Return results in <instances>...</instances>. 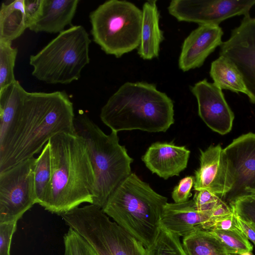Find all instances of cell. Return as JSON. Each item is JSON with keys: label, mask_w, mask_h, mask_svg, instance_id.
<instances>
[{"label": "cell", "mask_w": 255, "mask_h": 255, "mask_svg": "<svg viewBox=\"0 0 255 255\" xmlns=\"http://www.w3.org/2000/svg\"><path fill=\"white\" fill-rule=\"evenodd\" d=\"M26 28L24 0L2 3L0 10V41L12 42Z\"/></svg>", "instance_id": "ffe728a7"}, {"label": "cell", "mask_w": 255, "mask_h": 255, "mask_svg": "<svg viewBox=\"0 0 255 255\" xmlns=\"http://www.w3.org/2000/svg\"><path fill=\"white\" fill-rule=\"evenodd\" d=\"M140 41L138 54L144 60H151L159 55L163 35L159 24V12L156 0L144 3L142 9Z\"/></svg>", "instance_id": "d6986e66"}, {"label": "cell", "mask_w": 255, "mask_h": 255, "mask_svg": "<svg viewBox=\"0 0 255 255\" xmlns=\"http://www.w3.org/2000/svg\"><path fill=\"white\" fill-rule=\"evenodd\" d=\"M75 133L84 140L93 167V203L101 208L118 186L131 173L133 159L119 143L117 132L105 133L88 116L80 112L75 117Z\"/></svg>", "instance_id": "5b68a950"}, {"label": "cell", "mask_w": 255, "mask_h": 255, "mask_svg": "<svg viewBox=\"0 0 255 255\" xmlns=\"http://www.w3.org/2000/svg\"><path fill=\"white\" fill-rule=\"evenodd\" d=\"M230 206L236 215L255 224V198L250 197L242 198Z\"/></svg>", "instance_id": "f1b7e54d"}, {"label": "cell", "mask_w": 255, "mask_h": 255, "mask_svg": "<svg viewBox=\"0 0 255 255\" xmlns=\"http://www.w3.org/2000/svg\"><path fill=\"white\" fill-rule=\"evenodd\" d=\"M167 198L131 173L115 189L102 208L114 222L147 248L155 240Z\"/></svg>", "instance_id": "277c9868"}, {"label": "cell", "mask_w": 255, "mask_h": 255, "mask_svg": "<svg viewBox=\"0 0 255 255\" xmlns=\"http://www.w3.org/2000/svg\"><path fill=\"white\" fill-rule=\"evenodd\" d=\"M202 227L207 231L227 230L239 228L234 213L219 218L210 219L204 223Z\"/></svg>", "instance_id": "4dcf8cb0"}, {"label": "cell", "mask_w": 255, "mask_h": 255, "mask_svg": "<svg viewBox=\"0 0 255 255\" xmlns=\"http://www.w3.org/2000/svg\"><path fill=\"white\" fill-rule=\"evenodd\" d=\"M26 92L17 80L0 91V142L6 135Z\"/></svg>", "instance_id": "7402d4cb"}, {"label": "cell", "mask_w": 255, "mask_h": 255, "mask_svg": "<svg viewBox=\"0 0 255 255\" xmlns=\"http://www.w3.org/2000/svg\"><path fill=\"white\" fill-rule=\"evenodd\" d=\"M190 153L185 146L157 142L148 147L141 159L153 173L167 179L179 175L186 168Z\"/></svg>", "instance_id": "2e32d148"}, {"label": "cell", "mask_w": 255, "mask_h": 255, "mask_svg": "<svg viewBox=\"0 0 255 255\" xmlns=\"http://www.w3.org/2000/svg\"><path fill=\"white\" fill-rule=\"evenodd\" d=\"M255 0H173L169 13L178 21L219 25L228 18L250 15Z\"/></svg>", "instance_id": "8fae6325"}, {"label": "cell", "mask_w": 255, "mask_h": 255, "mask_svg": "<svg viewBox=\"0 0 255 255\" xmlns=\"http://www.w3.org/2000/svg\"><path fill=\"white\" fill-rule=\"evenodd\" d=\"M91 42L82 25L64 30L37 53L30 56L32 75L39 81L52 84H67L78 80L90 62Z\"/></svg>", "instance_id": "8992f818"}, {"label": "cell", "mask_w": 255, "mask_h": 255, "mask_svg": "<svg viewBox=\"0 0 255 255\" xmlns=\"http://www.w3.org/2000/svg\"><path fill=\"white\" fill-rule=\"evenodd\" d=\"M238 227L255 246V224L236 215Z\"/></svg>", "instance_id": "e575fe53"}, {"label": "cell", "mask_w": 255, "mask_h": 255, "mask_svg": "<svg viewBox=\"0 0 255 255\" xmlns=\"http://www.w3.org/2000/svg\"><path fill=\"white\" fill-rule=\"evenodd\" d=\"M237 255H253L252 252H245L244 253H242L241 254Z\"/></svg>", "instance_id": "8d00e7d4"}, {"label": "cell", "mask_w": 255, "mask_h": 255, "mask_svg": "<svg viewBox=\"0 0 255 255\" xmlns=\"http://www.w3.org/2000/svg\"><path fill=\"white\" fill-rule=\"evenodd\" d=\"M73 103L65 91L26 92L3 140L0 172L34 156L59 133H75Z\"/></svg>", "instance_id": "6da1fadb"}, {"label": "cell", "mask_w": 255, "mask_h": 255, "mask_svg": "<svg viewBox=\"0 0 255 255\" xmlns=\"http://www.w3.org/2000/svg\"><path fill=\"white\" fill-rule=\"evenodd\" d=\"M210 75L214 84L221 89L247 95L242 76L235 64L229 58L220 56L211 63Z\"/></svg>", "instance_id": "44dd1931"}, {"label": "cell", "mask_w": 255, "mask_h": 255, "mask_svg": "<svg viewBox=\"0 0 255 255\" xmlns=\"http://www.w3.org/2000/svg\"><path fill=\"white\" fill-rule=\"evenodd\" d=\"M194 179L193 176H186L174 187L172 192V198L175 203H183L188 200L192 196L191 190L194 186Z\"/></svg>", "instance_id": "d6a6232c"}, {"label": "cell", "mask_w": 255, "mask_h": 255, "mask_svg": "<svg viewBox=\"0 0 255 255\" xmlns=\"http://www.w3.org/2000/svg\"><path fill=\"white\" fill-rule=\"evenodd\" d=\"M11 43L0 41V91L16 81L14 67L18 51Z\"/></svg>", "instance_id": "484cf974"}, {"label": "cell", "mask_w": 255, "mask_h": 255, "mask_svg": "<svg viewBox=\"0 0 255 255\" xmlns=\"http://www.w3.org/2000/svg\"><path fill=\"white\" fill-rule=\"evenodd\" d=\"M16 226L17 221L0 223V255H10L11 242Z\"/></svg>", "instance_id": "1f68e13d"}, {"label": "cell", "mask_w": 255, "mask_h": 255, "mask_svg": "<svg viewBox=\"0 0 255 255\" xmlns=\"http://www.w3.org/2000/svg\"><path fill=\"white\" fill-rule=\"evenodd\" d=\"M232 213L233 212L231 207L221 199L214 209L210 211V217L209 220L225 216Z\"/></svg>", "instance_id": "d590c367"}, {"label": "cell", "mask_w": 255, "mask_h": 255, "mask_svg": "<svg viewBox=\"0 0 255 255\" xmlns=\"http://www.w3.org/2000/svg\"><path fill=\"white\" fill-rule=\"evenodd\" d=\"M223 31L219 25L203 24L193 30L185 39L178 60L184 72L199 68L223 41Z\"/></svg>", "instance_id": "5bb4252c"}, {"label": "cell", "mask_w": 255, "mask_h": 255, "mask_svg": "<svg viewBox=\"0 0 255 255\" xmlns=\"http://www.w3.org/2000/svg\"><path fill=\"white\" fill-rule=\"evenodd\" d=\"M146 251V255H188L180 237L161 225L155 240Z\"/></svg>", "instance_id": "d4e9b609"}, {"label": "cell", "mask_w": 255, "mask_h": 255, "mask_svg": "<svg viewBox=\"0 0 255 255\" xmlns=\"http://www.w3.org/2000/svg\"><path fill=\"white\" fill-rule=\"evenodd\" d=\"M35 160L32 157L0 172V223L17 222L36 203Z\"/></svg>", "instance_id": "9c48e42d"}, {"label": "cell", "mask_w": 255, "mask_h": 255, "mask_svg": "<svg viewBox=\"0 0 255 255\" xmlns=\"http://www.w3.org/2000/svg\"><path fill=\"white\" fill-rule=\"evenodd\" d=\"M64 255H98L89 244L69 228L63 237Z\"/></svg>", "instance_id": "83f0119b"}, {"label": "cell", "mask_w": 255, "mask_h": 255, "mask_svg": "<svg viewBox=\"0 0 255 255\" xmlns=\"http://www.w3.org/2000/svg\"><path fill=\"white\" fill-rule=\"evenodd\" d=\"M230 255H235V254H231Z\"/></svg>", "instance_id": "74e56055"}, {"label": "cell", "mask_w": 255, "mask_h": 255, "mask_svg": "<svg viewBox=\"0 0 255 255\" xmlns=\"http://www.w3.org/2000/svg\"><path fill=\"white\" fill-rule=\"evenodd\" d=\"M220 48V56L229 58L237 66L243 78L247 95L255 104V17L244 16Z\"/></svg>", "instance_id": "7c38bea8"}, {"label": "cell", "mask_w": 255, "mask_h": 255, "mask_svg": "<svg viewBox=\"0 0 255 255\" xmlns=\"http://www.w3.org/2000/svg\"><path fill=\"white\" fill-rule=\"evenodd\" d=\"M182 244L188 255L234 254L216 236L204 229L196 231L183 237Z\"/></svg>", "instance_id": "603a6c76"}, {"label": "cell", "mask_w": 255, "mask_h": 255, "mask_svg": "<svg viewBox=\"0 0 255 255\" xmlns=\"http://www.w3.org/2000/svg\"><path fill=\"white\" fill-rule=\"evenodd\" d=\"M79 2L78 0H43L41 14L29 30L36 33H61L71 23Z\"/></svg>", "instance_id": "ac0fdd59"}, {"label": "cell", "mask_w": 255, "mask_h": 255, "mask_svg": "<svg viewBox=\"0 0 255 255\" xmlns=\"http://www.w3.org/2000/svg\"><path fill=\"white\" fill-rule=\"evenodd\" d=\"M98 255H146V248L94 204L77 207L60 215Z\"/></svg>", "instance_id": "ba28073f"}, {"label": "cell", "mask_w": 255, "mask_h": 255, "mask_svg": "<svg viewBox=\"0 0 255 255\" xmlns=\"http://www.w3.org/2000/svg\"><path fill=\"white\" fill-rule=\"evenodd\" d=\"M210 217V212L197 210L193 200L180 203H167L162 211L160 225L180 237H185L203 229L202 225Z\"/></svg>", "instance_id": "e0dca14e"}, {"label": "cell", "mask_w": 255, "mask_h": 255, "mask_svg": "<svg viewBox=\"0 0 255 255\" xmlns=\"http://www.w3.org/2000/svg\"><path fill=\"white\" fill-rule=\"evenodd\" d=\"M197 210L201 212H210L221 199L215 193L207 190L196 191L193 199Z\"/></svg>", "instance_id": "f546056e"}, {"label": "cell", "mask_w": 255, "mask_h": 255, "mask_svg": "<svg viewBox=\"0 0 255 255\" xmlns=\"http://www.w3.org/2000/svg\"><path fill=\"white\" fill-rule=\"evenodd\" d=\"M200 161L195 173L194 189L207 190L222 197L230 189L223 149L218 144L200 150Z\"/></svg>", "instance_id": "9a60e30c"}, {"label": "cell", "mask_w": 255, "mask_h": 255, "mask_svg": "<svg viewBox=\"0 0 255 255\" xmlns=\"http://www.w3.org/2000/svg\"><path fill=\"white\" fill-rule=\"evenodd\" d=\"M33 173L36 202L41 205L48 192L51 176V153L48 142L36 158Z\"/></svg>", "instance_id": "cb8c5ba5"}, {"label": "cell", "mask_w": 255, "mask_h": 255, "mask_svg": "<svg viewBox=\"0 0 255 255\" xmlns=\"http://www.w3.org/2000/svg\"><path fill=\"white\" fill-rule=\"evenodd\" d=\"M43 3V0H24L26 23L28 28L40 17Z\"/></svg>", "instance_id": "836d02e7"}, {"label": "cell", "mask_w": 255, "mask_h": 255, "mask_svg": "<svg viewBox=\"0 0 255 255\" xmlns=\"http://www.w3.org/2000/svg\"><path fill=\"white\" fill-rule=\"evenodd\" d=\"M234 254L252 252L253 246L244 233L239 228L227 230L209 231Z\"/></svg>", "instance_id": "4316f807"}, {"label": "cell", "mask_w": 255, "mask_h": 255, "mask_svg": "<svg viewBox=\"0 0 255 255\" xmlns=\"http://www.w3.org/2000/svg\"><path fill=\"white\" fill-rule=\"evenodd\" d=\"M94 41L106 54L120 57L138 47L142 10L126 0H110L89 15Z\"/></svg>", "instance_id": "52a82bcc"}, {"label": "cell", "mask_w": 255, "mask_h": 255, "mask_svg": "<svg viewBox=\"0 0 255 255\" xmlns=\"http://www.w3.org/2000/svg\"><path fill=\"white\" fill-rule=\"evenodd\" d=\"M100 117L112 131L165 132L174 124V105L155 85L126 82L108 99Z\"/></svg>", "instance_id": "3957f363"}, {"label": "cell", "mask_w": 255, "mask_h": 255, "mask_svg": "<svg viewBox=\"0 0 255 255\" xmlns=\"http://www.w3.org/2000/svg\"><path fill=\"white\" fill-rule=\"evenodd\" d=\"M51 176L45 210L61 215L83 203H93L95 174L83 139L76 133L62 132L48 141Z\"/></svg>", "instance_id": "7a4b0ae2"}, {"label": "cell", "mask_w": 255, "mask_h": 255, "mask_svg": "<svg viewBox=\"0 0 255 255\" xmlns=\"http://www.w3.org/2000/svg\"><path fill=\"white\" fill-rule=\"evenodd\" d=\"M223 152L230 189L220 198L230 206L242 198H255V133L235 139Z\"/></svg>", "instance_id": "30bf717a"}, {"label": "cell", "mask_w": 255, "mask_h": 255, "mask_svg": "<svg viewBox=\"0 0 255 255\" xmlns=\"http://www.w3.org/2000/svg\"><path fill=\"white\" fill-rule=\"evenodd\" d=\"M191 91L197 99L199 115L206 125L221 134L230 132L234 115L222 90L204 79L192 86Z\"/></svg>", "instance_id": "4fadbf2b"}]
</instances>
